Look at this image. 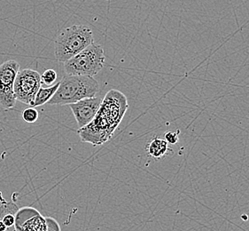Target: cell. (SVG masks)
I'll list each match as a JSON object with an SVG mask.
<instances>
[{"label":"cell","mask_w":249,"mask_h":231,"mask_svg":"<svg viewBox=\"0 0 249 231\" xmlns=\"http://www.w3.org/2000/svg\"><path fill=\"white\" fill-rule=\"evenodd\" d=\"M41 85V75L37 71L30 69L19 71L14 86L16 101H20L26 105H32Z\"/></svg>","instance_id":"cell-5"},{"label":"cell","mask_w":249,"mask_h":231,"mask_svg":"<svg viewBox=\"0 0 249 231\" xmlns=\"http://www.w3.org/2000/svg\"><path fill=\"white\" fill-rule=\"evenodd\" d=\"M178 135H179V131H175V132L169 131L165 134L164 139L168 143H170L171 145H175L179 141Z\"/></svg>","instance_id":"cell-15"},{"label":"cell","mask_w":249,"mask_h":231,"mask_svg":"<svg viewBox=\"0 0 249 231\" xmlns=\"http://www.w3.org/2000/svg\"><path fill=\"white\" fill-rule=\"evenodd\" d=\"M105 60L103 47L93 42L64 62V71L67 75L94 77L103 69Z\"/></svg>","instance_id":"cell-4"},{"label":"cell","mask_w":249,"mask_h":231,"mask_svg":"<svg viewBox=\"0 0 249 231\" xmlns=\"http://www.w3.org/2000/svg\"><path fill=\"white\" fill-rule=\"evenodd\" d=\"M46 231H60V227L56 220L52 217H45Z\"/></svg>","instance_id":"cell-16"},{"label":"cell","mask_w":249,"mask_h":231,"mask_svg":"<svg viewBox=\"0 0 249 231\" xmlns=\"http://www.w3.org/2000/svg\"><path fill=\"white\" fill-rule=\"evenodd\" d=\"M56 79H57V72L54 70H52V69L46 70L41 75V81L47 86L53 85Z\"/></svg>","instance_id":"cell-14"},{"label":"cell","mask_w":249,"mask_h":231,"mask_svg":"<svg viewBox=\"0 0 249 231\" xmlns=\"http://www.w3.org/2000/svg\"><path fill=\"white\" fill-rule=\"evenodd\" d=\"M19 210L18 206L14 202H4L0 206V218L5 216V214H15Z\"/></svg>","instance_id":"cell-12"},{"label":"cell","mask_w":249,"mask_h":231,"mask_svg":"<svg viewBox=\"0 0 249 231\" xmlns=\"http://www.w3.org/2000/svg\"><path fill=\"white\" fill-rule=\"evenodd\" d=\"M100 91V85L93 77L67 75L60 82L50 105H70L85 98L94 97Z\"/></svg>","instance_id":"cell-2"},{"label":"cell","mask_w":249,"mask_h":231,"mask_svg":"<svg viewBox=\"0 0 249 231\" xmlns=\"http://www.w3.org/2000/svg\"><path fill=\"white\" fill-rule=\"evenodd\" d=\"M128 108L127 99L123 93L110 90L102 99L100 110L92 121L79 128L81 141L98 146L110 140Z\"/></svg>","instance_id":"cell-1"},{"label":"cell","mask_w":249,"mask_h":231,"mask_svg":"<svg viewBox=\"0 0 249 231\" xmlns=\"http://www.w3.org/2000/svg\"><path fill=\"white\" fill-rule=\"evenodd\" d=\"M21 231H46L45 217L38 213L30 218L22 225Z\"/></svg>","instance_id":"cell-11"},{"label":"cell","mask_w":249,"mask_h":231,"mask_svg":"<svg viewBox=\"0 0 249 231\" xmlns=\"http://www.w3.org/2000/svg\"><path fill=\"white\" fill-rule=\"evenodd\" d=\"M19 71L20 64L15 60H6L0 65V106L5 110L13 109L16 103L14 86Z\"/></svg>","instance_id":"cell-6"},{"label":"cell","mask_w":249,"mask_h":231,"mask_svg":"<svg viewBox=\"0 0 249 231\" xmlns=\"http://www.w3.org/2000/svg\"><path fill=\"white\" fill-rule=\"evenodd\" d=\"M168 142L165 139H160L159 137H155L152 139L146 145V151L147 154L151 157L155 159H161L165 156L168 155V152L170 151L168 147Z\"/></svg>","instance_id":"cell-8"},{"label":"cell","mask_w":249,"mask_h":231,"mask_svg":"<svg viewBox=\"0 0 249 231\" xmlns=\"http://www.w3.org/2000/svg\"><path fill=\"white\" fill-rule=\"evenodd\" d=\"M102 98L90 97L70 104L73 112L77 126L79 128L87 126L94 118L97 112L100 110Z\"/></svg>","instance_id":"cell-7"},{"label":"cell","mask_w":249,"mask_h":231,"mask_svg":"<svg viewBox=\"0 0 249 231\" xmlns=\"http://www.w3.org/2000/svg\"><path fill=\"white\" fill-rule=\"evenodd\" d=\"M1 221L4 222L5 226L8 228H11L12 226H15V214H5V216L1 218Z\"/></svg>","instance_id":"cell-17"},{"label":"cell","mask_w":249,"mask_h":231,"mask_svg":"<svg viewBox=\"0 0 249 231\" xmlns=\"http://www.w3.org/2000/svg\"><path fill=\"white\" fill-rule=\"evenodd\" d=\"M22 118L27 123H35L38 119V111L36 110L34 107L26 109L22 112Z\"/></svg>","instance_id":"cell-13"},{"label":"cell","mask_w":249,"mask_h":231,"mask_svg":"<svg viewBox=\"0 0 249 231\" xmlns=\"http://www.w3.org/2000/svg\"><path fill=\"white\" fill-rule=\"evenodd\" d=\"M94 42L89 27L73 25L61 30L55 39V58L64 63Z\"/></svg>","instance_id":"cell-3"},{"label":"cell","mask_w":249,"mask_h":231,"mask_svg":"<svg viewBox=\"0 0 249 231\" xmlns=\"http://www.w3.org/2000/svg\"><path fill=\"white\" fill-rule=\"evenodd\" d=\"M38 213H40L39 212L33 207H23L19 209L15 213V231H21V227L26 221Z\"/></svg>","instance_id":"cell-10"},{"label":"cell","mask_w":249,"mask_h":231,"mask_svg":"<svg viewBox=\"0 0 249 231\" xmlns=\"http://www.w3.org/2000/svg\"><path fill=\"white\" fill-rule=\"evenodd\" d=\"M6 230H7V227L5 226L3 221H0V231H5Z\"/></svg>","instance_id":"cell-18"},{"label":"cell","mask_w":249,"mask_h":231,"mask_svg":"<svg viewBox=\"0 0 249 231\" xmlns=\"http://www.w3.org/2000/svg\"><path fill=\"white\" fill-rule=\"evenodd\" d=\"M60 86V82L53 85L50 87H40L39 90L37 91L36 96L35 97V100L33 101L31 107H39V106L44 105L45 103L49 102L51 99L53 98V96H54L56 91L58 89V87Z\"/></svg>","instance_id":"cell-9"}]
</instances>
